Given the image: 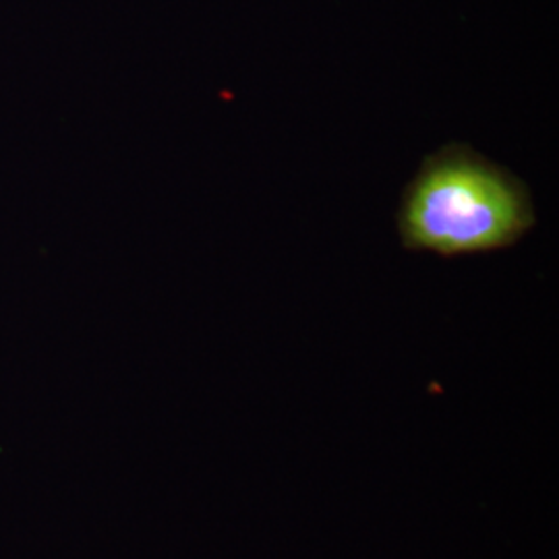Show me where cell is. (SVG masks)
<instances>
[{"instance_id": "6da1fadb", "label": "cell", "mask_w": 559, "mask_h": 559, "mask_svg": "<svg viewBox=\"0 0 559 559\" xmlns=\"http://www.w3.org/2000/svg\"><path fill=\"white\" fill-rule=\"evenodd\" d=\"M396 221L404 249L462 258L516 245L537 218L524 180L466 143H448L404 187Z\"/></svg>"}]
</instances>
